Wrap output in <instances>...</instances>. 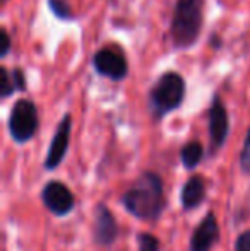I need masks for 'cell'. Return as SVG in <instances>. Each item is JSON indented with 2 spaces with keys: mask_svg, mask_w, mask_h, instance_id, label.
Listing matches in <instances>:
<instances>
[{
  "mask_svg": "<svg viewBox=\"0 0 250 251\" xmlns=\"http://www.w3.org/2000/svg\"><path fill=\"white\" fill-rule=\"evenodd\" d=\"M163 183L154 173H144L124 195V205L139 219H154L163 208Z\"/></svg>",
  "mask_w": 250,
  "mask_h": 251,
  "instance_id": "cell-1",
  "label": "cell"
},
{
  "mask_svg": "<svg viewBox=\"0 0 250 251\" xmlns=\"http://www.w3.org/2000/svg\"><path fill=\"white\" fill-rule=\"evenodd\" d=\"M204 0H177L170 34L177 48H189L197 41L202 27Z\"/></svg>",
  "mask_w": 250,
  "mask_h": 251,
  "instance_id": "cell-2",
  "label": "cell"
},
{
  "mask_svg": "<svg viewBox=\"0 0 250 251\" xmlns=\"http://www.w3.org/2000/svg\"><path fill=\"white\" fill-rule=\"evenodd\" d=\"M185 96L184 77L177 72H167L156 80L149 93L151 109L156 116H163L167 113L177 109L182 104Z\"/></svg>",
  "mask_w": 250,
  "mask_h": 251,
  "instance_id": "cell-3",
  "label": "cell"
},
{
  "mask_svg": "<svg viewBox=\"0 0 250 251\" xmlns=\"http://www.w3.org/2000/svg\"><path fill=\"white\" fill-rule=\"evenodd\" d=\"M38 130V111L33 101L19 100L9 116V132L16 142L23 144L33 139Z\"/></svg>",
  "mask_w": 250,
  "mask_h": 251,
  "instance_id": "cell-4",
  "label": "cell"
},
{
  "mask_svg": "<svg viewBox=\"0 0 250 251\" xmlns=\"http://www.w3.org/2000/svg\"><path fill=\"white\" fill-rule=\"evenodd\" d=\"M93 67L100 75L108 77L111 80H122L125 79L129 67H127L125 55L117 48H101L93 56Z\"/></svg>",
  "mask_w": 250,
  "mask_h": 251,
  "instance_id": "cell-5",
  "label": "cell"
},
{
  "mask_svg": "<svg viewBox=\"0 0 250 251\" xmlns=\"http://www.w3.org/2000/svg\"><path fill=\"white\" fill-rule=\"evenodd\" d=\"M43 201L55 215H65L74 207V195L65 185L58 181H50L43 188Z\"/></svg>",
  "mask_w": 250,
  "mask_h": 251,
  "instance_id": "cell-6",
  "label": "cell"
},
{
  "mask_svg": "<svg viewBox=\"0 0 250 251\" xmlns=\"http://www.w3.org/2000/svg\"><path fill=\"white\" fill-rule=\"evenodd\" d=\"M70 125H72V118H70V115H65L62 118V122L58 123L57 132H55L54 139H52L47 161H45V168L47 169L57 168L63 159V155H65L70 140Z\"/></svg>",
  "mask_w": 250,
  "mask_h": 251,
  "instance_id": "cell-7",
  "label": "cell"
},
{
  "mask_svg": "<svg viewBox=\"0 0 250 251\" xmlns=\"http://www.w3.org/2000/svg\"><path fill=\"white\" fill-rule=\"evenodd\" d=\"M228 128H230V125H228L226 109H224V104L220 100V96H216L209 109V132L213 149H218V147H221L224 144V139L228 135Z\"/></svg>",
  "mask_w": 250,
  "mask_h": 251,
  "instance_id": "cell-8",
  "label": "cell"
},
{
  "mask_svg": "<svg viewBox=\"0 0 250 251\" xmlns=\"http://www.w3.org/2000/svg\"><path fill=\"white\" fill-rule=\"evenodd\" d=\"M218 236H220V227H218L216 217L214 214H207L194 232L192 241H190V251H209L218 241Z\"/></svg>",
  "mask_w": 250,
  "mask_h": 251,
  "instance_id": "cell-9",
  "label": "cell"
},
{
  "mask_svg": "<svg viewBox=\"0 0 250 251\" xmlns=\"http://www.w3.org/2000/svg\"><path fill=\"white\" fill-rule=\"evenodd\" d=\"M117 222L105 205H100L96 210V224H94V239L100 245H110L117 238Z\"/></svg>",
  "mask_w": 250,
  "mask_h": 251,
  "instance_id": "cell-10",
  "label": "cell"
},
{
  "mask_svg": "<svg viewBox=\"0 0 250 251\" xmlns=\"http://www.w3.org/2000/svg\"><path fill=\"white\" fill-rule=\"evenodd\" d=\"M204 195H206V188H204L202 178L192 176L182 190V203L185 208H194L204 200Z\"/></svg>",
  "mask_w": 250,
  "mask_h": 251,
  "instance_id": "cell-11",
  "label": "cell"
},
{
  "mask_svg": "<svg viewBox=\"0 0 250 251\" xmlns=\"http://www.w3.org/2000/svg\"><path fill=\"white\" fill-rule=\"evenodd\" d=\"M202 154H204V149L199 142H189L187 146L182 149V162H184L185 168L192 169L200 162Z\"/></svg>",
  "mask_w": 250,
  "mask_h": 251,
  "instance_id": "cell-12",
  "label": "cell"
},
{
  "mask_svg": "<svg viewBox=\"0 0 250 251\" xmlns=\"http://www.w3.org/2000/svg\"><path fill=\"white\" fill-rule=\"evenodd\" d=\"M48 7H50V10L58 19H69V17H72L70 7L65 0H48Z\"/></svg>",
  "mask_w": 250,
  "mask_h": 251,
  "instance_id": "cell-13",
  "label": "cell"
},
{
  "mask_svg": "<svg viewBox=\"0 0 250 251\" xmlns=\"http://www.w3.org/2000/svg\"><path fill=\"white\" fill-rule=\"evenodd\" d=\"M14 91L12 86H10V75H9V70L5 67H0V96L7 98L10 96Z\"/></svg>",
  "mask_w": 250,
  "mask_h": 251,
  "instance_id": "cell-14",
  "label": "cell"
},
{
  "mask_svg": "<svg viewBox=\"0 0 250 251\" xmlns=\"http://www.w3.org/2000/svg\"><path fill=\"white\" fill-rule=\"evenodd\" d=\"M160 243L154 236L151 234H140L139 236V251H158Z\"/></svg>",
  "mask_w": 250,
  "mask_h": 251,
  "instance_id": "cell-15",
  "label": "cell"
},
{
  "mask_svg": "<svg viewBox=\"0 0 250 251\" xmlns=\"http://www.w3.org/2000/svg\"><path fill=\"white\" fill-rule=\"evenodd\" d=\"M10 84H12V91H24L26 89V80H24V74L21 69H14L9 72Z\"/></svg>",
  "mask_w": 250,
  "mask_h": 251,
  "instance_id": "cell-16",
  "label": "cell"
},
{
  "mask_svg": "<svg viewBox=\"0 0 250 251\" xmlns=\"http://www.w3.org/2000/svg\"><path fill=\"white\" fill-rule=\"evenodd\" d=\"M240 162H242L244 171L250 173V128L247 132V137H245L244 149H242V155H240Z\"/></svg>",
  "mask_w": 250,
  "mask_h": 251,
  "instance_id": "cell-17",
  "label": "cell"
},
{
  "mask_svg": "<svg viewBox=\"0 0 250 251\" xmlns=\"http://www.w3.org/2000/svg\"><path fill=\"white\" fill-rule=\"evenodd\" d=\"M9 48H10V38L7 34L5 27H2L0 29V56H5Z\"/></svg>",
  "mask_w": 250,
  "mask_h": 251,
  "instance_id": "cell-18",
  "label": "cell"
},
{
  "mask_svg": "<svg viewBox=\"0 0 250 251\" xmlns=\"http://www.w3.org/2000/svg\"><path fill=\"white\" fill-rule=\"evenodd\" d=\"M237 251H250V231L237 239Z\"/></svg>",
  "mask_w": 250,
  "mask_h": 251,
  "instance_id": "cell-19",
  "label": "cell"
}]
</instances>
